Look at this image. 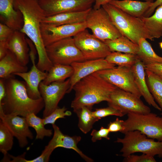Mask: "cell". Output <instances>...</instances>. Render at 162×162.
I'll return each mask as SVG.
<instances>
[{
    "label": "cell",
    "mask_w": 162,
    "mask_h": 162,
    "mask_svg": "<svg viewBox=\"0 0 162 162\" xmlns=\"http://www.w3.org/2000/svg\"><path fill=\"white\" fill-rule=\"evenodd\" d=\"M105 59L109 63L119 67L131 68L139 59L136 54L113 52L107 56Z\"/></svg>",
    "instance_id": "4dcf8cb0"
},
{
    "label": "cell",
    "mask_w": 162,
    "mask_h": 162,
    "mask_svg": "<svg viewBox=\"0 0 162 162\" xmlns=\"http://www.w3.org/2000/svg\"><path fill=\"white\" fill-rule=\"evenodd\" d=\"M124 121L117 118L114 121L110 122L107 128L110 132H119L123 134L124 130Z\"/></svg>",
    "instance_id": "f35d334b"
},
{
    "label": "cell",
    "mask_w": 162,
    "mask_h": 162,
    "mask_svg": "<svg viewBox=\"0 0 162 162\" xmlns=\"http://www.w3.org/2000/svg\"><path fill=\"white\" fill-rule=\"evenodd\" d=\"M78 118V127L85 134L89 132L94 124L99 120L93 115L92 108L84 106L74 110Z\"/></svg>",
    "instance_id": "f546056e"
},
{
    "label": "cell",
    "mask_w": 162,
    "mask_h": 162,
    "mask_svg": "<svg viewBox=\"0 0 162 162\" xmlns=\"http://www.w3.org/2000/svg\"><path fill=\"white\" fill-rule=\"evenodd\" d=\"M12 134L0 120V151L4 155L12 149L14 143Z\"/></svg>",
    "instance_id": "d6a6232c"
},
{
    "label": "cell",
    "mask_w": 162,
    "mask_h": 162,
    "mask_svg": "<svg viewBox=\"0 0 162 162\" xmlns=\"http://www.w3.org/2000/svg\"><path fill=\"white\" fill-rule=\"evenodd\" d=\"M147 84L151 93L161 109L162 115V78L145 70Z\"/></svg>",
    "instance_id": "f1b7e54d"
},
{
    "label": "cell",
    "mask_w": 162,
    "mask_h": 162,
    "mask_svg": "<svg viewBox=\"0 0 162 162\" xmlns=\"http://www.w3.org/2000/svg\"><path fill=\"white\" fill-rule=\"evenodd\" d=\"M162 4V0H156L154 2L151 6L145 13L143 16L147 17L152 15L156 9Z\"/></svg>",
    "instance_id": "b9f144b4"
},
{
    "label": "cell",
    "mask_w": 162,
    "mask_h": 162,
    "mask_svg": "<svg viewBox=\"0 0 162 162\" xmlns=\"http://www.w3.org/2000/svg\"><path fill=\"white\" fill-rule=\"evenodd\" d=\"M71 65L73 73L69 78L70 86L67 93L73 90L74 86L82 78L100 70L114 68L116 65L108 62L105 58L76 62Z\"/></svg>",
    "instance_id": "e0dca14e"
},
{
    "label": "cell",
    "mask_w": 162,
    "mask_h": 162,
    "mask_svg": "<svg viewBox=\"0 0 162 162\" xmlns=\"http://www.w3.org/2000/svg\"><path fill=\"white\" fill-rule=\"evenodd\" d=\"M123 138H118L116 142L122 144L120 150L124 157L136 152H141L162 158V141L148 137L137 130L128 131Z\"/></svg>",
    "instance_id": "5b68a950"
},
{
    "label": "cell",
    "mask_w": 162,
    "mask_h": 162,
    "mask_svg": "<svg viewBox=\"0 0 162 162\" xmlns=\"http://www.w3.org/2000/svg\"><path fill=\"white\" fill-rule=\"evenodd\" d=\"M124 121L126 132L137 130L148 137L162 141V117L150 112L145 114L129 113Z\"/></svg>",
    "instance_id": "8992f818"
},
{
    "label": "cell",
    "mask_w": 162,
    "mask_h": 162,
    "mask_svg": "<svg viewBox=\"0 0 162 162\" xmlns=\"http://www.w3.org/2000/svg\"><path fill=\"white\" fill-rule=\"evenodd\" d=\"M159 45L160 48L162 49V41L159 43Z\"/></svg>",
    "instance_id": "7dc6e473"
},
{
    "label": "cell",
    "mask_w": 162,
    "mask_h": 162,
    "mask_svg": "<svg viewBox=\"0 0 162 162\" xmlns=\"http://www.w3.org/2000/svg\"><path fill=\"white\" fill-rule=\"evenodd\" d=\"M67 110L65 106L62 108L58 107L50 115L43 118L44 124H55L56 121L59 118H64L66 116H70L71 112Z\"/></svg>",
    "instance_id": "836d02e7"
},
{
    "label": "cell",
    "mask_w": 162,
    "mask_h": 162,
    "mask_svg": "<svg viewBox=\"0 0 162 162\" xmlns=\"http://www.w3.org/2000/svg\"><path fill=\"white\" fill-rule=\"evenodd\" d=\"M108 106L119 110L124 115L129 113L145 114L151 112L140 98L130 92L117 88L111 94Z\"/></svg>",
    "instance_id": "30bf717a"
},
{
    "label": "cell",
    "mask_w": 162,
    "mask_h": 162,
    "mask_svg": "<svg viewBox=\"0 0 162 162\" xmlns=\"http://www.w3.org/2000/svg\"><path fill=\"white\" fill-rule=\"evenodd\" d=\"M26 152L17 156L10 155L11 162H47L50 160L51 153L43 150L41 154L33 159L28 160L25 158Z\"/></svg>",
    "instance_id": "e575fe53"
},
{
    "label": "cell",
    "mask_w": 162,
    "mask_h": 162,
    "mask_svg": "<svg viewBox=\"0 0 162 162\" xmlns=\"http://www.w3.org/2000/svg\"><path fill=\"white\" fill-rule=\"evenodd\" d=\"M46 48L53 64L71 65L74 62L85 61L72 37L55 42L46 46Z\"/></svg>",
    "instance_id": "ba28073f"
},
{
    "label": "cell",
    "mask_w": 162,
    "mask_h": 162,
    "mask_svg": "<svg viewBox=\"0 0 162 162\" xmlns=\"http://www.w3.org/2000/svg\"><path fill=\"white\" fill-rule=\"evenodd\" d=\"M52 125L54 130L53 135L48 145L45 147L44 150L52 153L54 150L58 147L72 149L85 161L88 162L93 161L92 159L85 154L78 147L77 144L81 139V136H71L64 134L55 124Z\"/></svg>",
    "instance_id": "ac0fdd59"
},
{
    "label": "cell",
    "mask_w": 162,
    "mask_h": 162,
    "mask_svg": "<svg viewBox=\"0 0 162 162\" xmlns=\"http://www.w3.org/2000/svg\"><path fill=\"white\" fill-rule=\"evenodd\" d=\"M102 7L122 36L137 44L141 38L154 40L141 18L129 15L109 3Z\"/></svg>",
    "instance_id": "277c9868"
},
{
    "label": "cell",
    "mask_w": 162,
    "mask_h": 162,
    "mask_svg": "<svg viewBox=\"0 0 162 162\" xmlns=\"http://www.w3.org/2000/svg\"><path fill=\"white\" fill-rule=\"evenodd\" d=\"M14 0H0V18L3 23L14 31H20L23 24L22 13L16 10Z\"/></svg>",
    "instance_id": "ffe728a7"
},
{
    "label": "cell",
    "mask_w": 162,
    "mask_h": 162,
    "mask_svg": "<svg viewBox=\"0 0 162 162\" xmlns=\"http://www.w3.org/2000/svg\"><path fill=\"white\" fill-rule=\"evenodd\" d=\"M138 45L139 50L137 55L145 65L154 63H162V57L155 52L146 39L140 38Z\"/></svg>",
    "instance_id": "83f0119b"
},
{
    "label": "cell",
    "mask_w": 162,
    "mask_h": 162,
    "mask_svg": "<svg viewBox=\"0 0 162 162\" xmlns=\"http://www.w3.org/2000/svg\"><path fill=\"white\" fill-rule=\"evenodd\" d=\"M117 87L103 78L97 73L80 80L74 86L75 96L71 107L73 110L84 106L92 108L95 104L107 102L110 95Z\"/></svg>",
    "instance_id": "3957f363"
},
{
    "label": "cell",
    "mask_w": 162,
    "mask_h": 162,
    "mask_svg": "<svg viewBox=\"0 0 162 162\" xmlns=\"http://www.w3.org/2000/svg\"><path fill=\"white\" fill-rule=\"evenodd\" d=\"M145 69L162 78V63H154L145 65Z\"/></svg>",
    "instance_id": "60d3db41"
},
{
    "label": "cell",
    "mask_w": 162,
    "mask_h": 162,
    "mask_svg": "<svg viewBox=\"0 0 162 162\" xmlns=\"http://www.w3.org/2000/svg\"><path fill=\"white\" fill-rule=\"evenodd\" d=\"M7 42V41H0V59L5 56L8 50Z\"/></svg>",
    "instance_id": "7bdbcfd3"
},
{
    "label": "cell",
    "mask_w": 162,
    "mask_h": 162,
    "mask_svg": "<svg viewBox=\"0 0 162 162\" xmlns=\"http://www.w3.org/2000/svg\"><path fill=\"white\" fill-rule=\"evenodd\" d=\"M145 1L149 2L152 3H153L154 2V0H143Z\"/></svg>",
    "instance_id": "bcb514c9"
},
{
    "label": "cell",
    "mask_w": 162,
    "mask_h": 162,
    "mask_svg": "<svg viewBox=\"0 0 162 162\" xmlns=\"http://www.w3.org/2000/svg\"><path fill=\"white\" fill-rule=\"evenodd\" d=\"M26 35L20 31H14L7 42L8 50L24 65H27L30 58L29 47Z\"/></svg>",
    "instance_id": "d6986e66"
},
{
    "label": "cell",
    "mask_w": 162,
    "mask_h": 162,
    "mask_svg": "<svg viewBox=\"0 0 162 162\" xmlns=\"http://www.w3.org/2000/svg\"></svg>",
    "instance_id": "c3c4849f"
},
{
    "label": "cell",
    "mask_w": 162,
    "mask_h": 162,
    "mask_svg": "<svg viewBox=\"0 0 162 162\" xmlns=\"http://www.w3.org/2000/svg\"><path fill=\"white\" fill-rule=\"evenodd\" d=\"M135 83L146 101L150 105L161 111V109L156 103L149 90L146 79L145 65L139 58L131 67Z\"/></svg>",
    "instance_id": "44dd1931"
},
{
    "label": "cell",
    "mask_w": 162,
    "mask_h": 162,
    "mask_svg": "<svg viewBox=\"0 0 162 162\" xmlns=\"http://www.w3.org/2000/svg\"><path fill=\"white\" fill-rule=\"evenodd\" d=\"M27 42L29 47V57L32 66L28 71L16 73L14 75L18 76L24 80L28 96L33 99H37L42 98L39 90V85L46 77L47 72L43 71L37 67L35 63V56L37 53L36 49L30 40H28Z\"/></svg>",
    "instance_id": "4fadbf2b"
},
{
    "label": "cell",
    "mask_w": 162,
    "mask_h": 162,
    "mask_svg": "<svg viewBox=\"0 0 162 162\" xmlns=\"http://www.w3.org/2000/svg\"><path fill=\"white\" fill-rule=\"evenodd\" d=\"M94 116L99 120L102 118L110 116L122 117L124 115L119 110L111 106L96 109L92 111Z\"/></svg>",
    "instance_id": "d590c367"
},
{
    "label": "cell",
    "mask_w": 162,
    "mask_h": 162,
    "mask_svg": "<svg viewBox=\"0 0 162 162\" xmlns=\"http://www.w3.org/2000/svg\"><path fill=\"white\" fill-rule=\"evenodd\" d=\"M28 70L27 65L21 64L9 50L5 56L0 59V78H6L16 73L27 71Z\"/></svg>",
    "instance_id": "cb8c5ba5"
},
{
    "label": "cell",
    "mask_w": 162,
    "mask_h": 162,
    "mask_svg": "<svg viewBox=\"0 0 162 162\" xmlns=\"http://www.w3.org/2000/svg\"><path fill=\"white\" fill-rule=\"evenodd\" d=\"M70 86L69 78L65 81L54 82L49 85L42 82L40 83L39 90L44 103L43 118L50 115L58 107L59 101L67 93Z\"/></svg>",
    "instance_id": "7c38bea8"
},
{
    "label": "cell",
    "mask_w": 162,
    "mask_h": 162,
    "mask_svg": "<svg viewBox=\"0 0 162 162\" xmlns=\"http://www.w3.org/2000/svg\"><path fill=\"white\" fill-rule=\"evenodd\" d=\"M113 0H94V4L93 8L94 9H99L103 5L109 3Z\"/></svg>",
    "instance_id": "f6af8a7d"
},
{
    "label": "cell",
    "mask_w": 162,
    "mask_h": 162,
    "mask_svg": "<svg viewBox=\"0 0 162 162\" xmlns=\"http://www.w3.org/2000/svg\"><path fill=\"white\" fill-rule=\"evenodd\" d=\"M6 94V88L4 79H0V103L5 97Z\"/></svg>",
    "instance_id": "ee69618b"
},
{
    "label": "cell",
    "mask_w": 162,
    "mask_h": 162,
    "mask_svg": "<svg viewBox=\"0 0 162 162\" xmlns=\"http://www.w3.org/2000/svg\"><path fill=\"white\" fill-rule=\"evenodd\" d=\"M141 19L153 39L162 37V4L156 8L152 15Z\"/></svg>",
    "instance_id": "d4e9b609"
},
{
    "label": "cell",
    "mask_w": 162,
    "mask_h": 162,
    "mask_svg": "<svg viewBox=\"0 0 162 162\" xmlns=\"http://www.w3.org/2000/svg\"><path fill=\"white\" fill-rule=\"evenodd\" d=\"M0 121L17 139L20 147L24 148L28 144V138L33 139V134L29 128L26 117L5 114L0 107Z\"/></svg>",
    "instance_id": "2e32d148"
},
{
    "label": "cell",
    "mask_w": 162,
    "mask_h": 162,
    "mask_svg": "<svg viewBox=\"0 0 162 162\" xmlns=\"http://www.w3.org/2000/svg\"><path fill=\"white\" fill-rule=\"evenodd\" d=\"M46 16L72 11L86 10L92 8L94 0H39Z\"/></svg>",
    "instance_id": "9a60e30c"
},
{
    "label": "cell",
    "mask_w": 162,
    "mask_h": 162,
    "mask_svg": "<svg viewBox=\"0 0 162 162\" xmlns=\"http://www.w3.org/2000/svg\"><path fill=\"white\" fill-rule=\"evenodd\" d=\"M97 72L104 80L117 88L140 98L142 96L134 82L131 68L118 66Z\"/></svg>",
    "instance_id": "8fae6325"
},
{
    "label": "cell",
    "mask_w": 162,
    "mask_h": 162,
    "mask_svg": "<svg viewBox=\"0 0 162 162\" xmlns=\"http://www.w3.org/2000/svg\"><path fill=\"white\" fill-rule=\"evenodd\" d=\"M73 72L71 65L53 64L47 72L46 77L42 82L45 85H49L54 82L63 81L70 78Z\"/></svg>",
    "instance_id": "484cf974"
},
{
    "label": "cell",
    "mask_w": 162,
    "mask_h": 162,
    "mask_svg": "<svg viewBox=\"0 0 162 162\" xmlns=\"http://www.w3.org/2000/svg\"><path fill=\"white\" fill-rule=\"evenodd\" d=\"M124 162H156L154 156L142 154L140 155L130 154L124 157L123 160Z\"/></svg>",
    "instance_id": "8d00e7d4"
},
{
    "label": "cell",
    "mask_w": 162,
    "mask_h": 162,
    "mask_svg": "<svg viewBox=\"0 0 162 162\" xmlns=\"http://www.w3.org/2000/svg\"><path fill=\"white\" fill-rule=\"evenodd\" d=\"M26 118L29 127L34 128L36 131V139L43 140L45 137H50L52 134V130L45 128L43 118L37 116L34 113L28 114Z\"/></svg>",
    "instance_id": "1f68e13d"
},
{
    "label": "cell",
    "mask_w": 162,
    "mask_h": 162,
    "mask_svg": "<svg viewBox=\"0 0 162 162\" xmlns=\"http://www.w3.org/2000/svg\"><path fill=\"white\" fill-rule=\"evenodd\" d=\"M75 44L86 60L105 58L111 52L103 41L86 29L73 37Z\"/></svg>",
    "instance_id": "9c48e42d"
},
{
    "label": "cell",
    "mask_w": 162,
    "mask_h": 162,
    "mask_svg": "<svg viewBox=\"0 0 162 162\" xmlns=\"http://www.w3.org/2000/svg\"><path fill=\"white\" fill-rule=\"evenodd\" d=\"M152 3L133 0H113L109 3L129 15L141 18Z\"/></svg>",
    "instance_id": "603a6c76"
},
{
    "label": "cell",
    "mask_w": 162,
    "mask_h": 162,
    "mask_svg": "<svg viewBox=\"0 0 162 162\" xmlns=\"http://www.w3.org/2000/svg\"><path fill=\"white\" fill-rule=\"evenodd\" d=\"M103 42L108 46L111 52H117L137 55L139 50L138 44L123 36L113 40H106Z\"/></svg>",
    "instance_id": "4316f807"
},
{
    "label": "cell",
    "mask_w": 162,
    "mask_h": 162,
    "mask_svg": "<svg viewBox=\"0 0 162 162\" xmlns=\"http://www.w3.org/2000/svg\"><path fill=\"white\" fill-rule=\"evenodd\" d=\"M14 31V30L6 24L0 22V41H7Z\"/></svg>",
    "instance_id": "ab89813d"
},
{
    "label": "cell",
    "mask_w": 162,
    "mask_h": 162,
    "mask_svg": "<svg viewBox=\"0 0 162 162\" xmlns=\"http://www.w3.org/2000/svg\"><path fill=\"white\" fill-rule=\"evenodd\" d=\"M14 6L23 16V24L20 31L32 40L36 49L37 67L43 71L48 72L53 64L48 57L41 35L40 24L46 16L44 10L37 0H14Z\"/></svg>",
    "instance_id": "6da1fadb"
},
{
    "label": "cell",
    "mask_w": 162,
    "mask_h": 162,
    "mask_svg": "<svg viewBox=\"0 0 162 162\" xmlns=\"http://www.w3.org/2000/svg\"><path fill=\"white\" fill-rule=\"evenodd\" d=\"M86 22L87 28L91 30L92 34L103 41L122 36L108 13L102 7L98 9L92 8Z\"/></svg>",
    "instance_id": "52a82bcc"
},
{
    "label": "cell",
    "mask_w": 162,
    "mask_h": 162,
    "mask_svg": "<svg viewBox=\"0 0 162 162\" xmlns=\"http://www.w3.org/2000/svg\"><path fill=\"white\" fill-rule=\"evenodd\" d=\"M92 8L86 10L62 13L45 16L42 22L55 26L71 24L86 22Z\"/></svg>",
    "instance_id": "7402d4cb"
},
{
    "label": "cell",
    "mask_w": 162,
    "mask_h": 162,
    "mask_svg": "<svg viewBox=\"0 0 162 162\" xmlns=\"http://www.w3.org/2000/svg\"><path fill=\"white\" fill-rule=\"evenodd\" d=\"M4 79L6 94L0 103V107L4 113L26 117L31 113L37 115L44 108L42 98L34 99L28 96L25 82L15 78L12 75Z\"/></svg>",
    "instance_id": "7a4b0ae2"
},
{
    "label": "cell",
    "mask_w": 162,
    "mask_h": 162,
    "mask_svg": "<svg viewBox=\"0 0 162 162\" xmlns=\"http://www.w3.org/2000/svg\"><path fill=\"white\" fill-rule=\"evenodd\" d=\"M110 132L107 128H105L103 126L98 130L93 129L91 134V135L92 136V140L93 142H95L101 140L102 138L110 140L109 134Z\"/></svg>",
    "instance_id": "74e56055"
},
{
    "label": "cell",
    "mask_w": 162,
    "mask_h": 162,
    "mask_svg": "<svg viewBox=\"0 0 162 162\" xmlns=\"http://www.w3.org/2000/svg\"><path fill=\"white\" fill-rule=\"evenodd\" d=\"M87 28L86 22L59 26L41 22L40 24L41 35L45 46L59 40L73 37Z\"/></svg>",
    "instance_id": "5bb4252c"
}]
</instances>
